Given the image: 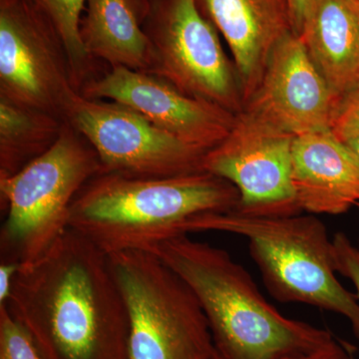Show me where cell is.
<instances>
[{"label": "cell", "mask_w": 359, "mask_h": 359, "mask_svg": "<svg viewBox=\"0 0 359 359\" xmlns=\"http://www.w3.org/2000/svg\"><path fill=\"white\" fill-rule=\"evenodd\" d=\"M6 306L45 359H128V316L108 255L72 229L20 269Z\"/></svg>", "instance_id": "1"}, {"label": "cell", "mask_w": 359, "mask_h": 359, "mask_svg": "<svg viewBox=\"0 0 359 359\" xmlns=\"http://www.w3.org/2000/svg\"><path fill=\"white\" fill-rule=\"evenodd\" d=\"M150 252L197 297L218 359L299 358L334 339L330 330L283 316L226 250L184 235L161 243Z\"/></svg>", "instance_id": "2"}, {"label": "cell", "mask_w": 359, "mask_h": 359, "mask_svg": "<svg viewBox=\"0 0 359 359\" xmlns=\"http://www.w3.org/2000/svg\"><path fill=\"white\" fill-rule=\"evenodd\" d=\"M238 201L233 184L208 172L165 178L100 173L73 201L69 229L106 255L150 252L189 235L192 222L202 215L235 211Z\"/></svg>", "instance_id": "3"}, {"label": "cell", "mask_w": 359, "mask_h": 359, "mask_svg": "<svg viewBox=\"0 0 359 359\" xmlns=\"http://www.w3.org/2000/svg\"><path fill=\"white\" fill-rule=\"evenodd\" d=\"M193 233L223 231L249 241L266 289L282 302H301L341 314L359 339V301L337 280L332 241L314 216L280 218L210 212L196 219Z\"/></svg>", "instance_id": "4"}, {"label": "cell", "mask_w": 359, "mask_h": 359, "mask_svg": "<svg viewBox=\"0 0 359 359\" xmlns=\"http://www.w3.org/2000/svg\"><path fill=\"white\" fill-rule=\"evenodd\" d=\"M102 171L83 135L65 122L55 145L13 176H0V263L20 268L43 257L69 229L71 205Z\"/></svg>", "instance_id": "5"}, {"label": "cell", "mask_w": 359, "mask_h": 359, "mask_svg": "<svg viewBox=\"0 0 359 359\" xmlns=\"http://www.w3.org/2000/svg\"><path fill=\"white\" fill-rule=\"evenodd\" d=\"M128 316V359H217L197 297L153 252L108 255Z\"/></svg>", "instance_id": "6"}, {"label": "cell", "mask_w": 359, "mask_h": 359, "mask_svg": "<svg viewBox=\"0 0 359 359\" xmlns=\"http://www.w3.org/2000/svg\"><path fill=\"white\" fill-rule=\"evenodd\" d=\"M142 26L152 52L148 73L233 114L244 111V94L233 61L196 0H149Z\"/></svg>", "instance_id": "7"}, {"label": "cell", "mask_w": 359, "mask_h": 359, "mask_svg": "<svg viewBox=\"0 0 359 359\" xmlns=\"http://www.w3.org/2000/svg\"><path fill=\"white\" fill-rule=\"evenodd\" d=\"M65 120L96 151L101 173L165 178L205 172L208 151L179 140L123 104L75 92Z\"/></svg>", "instance_id": "8"}, {"label": "cell", "mask_w": 359, "mask_h": 359, "mask_svg": "<svg viewBox=\"0 0 359 359\" xmlns=\"http://www.w3.org/2000/svg\"><path fill=\"white\" fill-rule=\"evenodd\" d=\"M75 92L65 42L43 9L0 0V97L65 120Z\"/></svg>", "instance_id": "9"}, {"label": "cell", "mask_w": 359, "mask_h": 359, "mask_svg": "<svg viewBox=\"0 0 359 359\" xmlns=\"http://www.w3.org/2000/svg\"><path fill=\"white\" fill-rule=\"evenodd\" d=\"M294 136L243 111L230 133L205 153L204 171L237 188L236 212L280 218L302 212L292 186Z\"/></svg>", "instance_id": "10"}, {"label": "cell", "mask_w": 359, "mask_h": 359, "mask_svg": "<svg viewBox=\"0 0 359 359\" xmlns=\"http://www.w3.org/2000/svg\"><path fill=\"white\" fill-rule=\"evenodd\" d=\"M79 93L128 106L179 140L205 151L219 145L237 119L221 106L187 95L164 78L123 66L107 67Z\"/></svg>", "instance_id": "11"}, {"label": "cell", "mask_w": 359, "mask_h": 359, "mask_svg": "<svg viewBox=\"0 0 359 359\" xmlns=\"http://www.w3.org/2000/svg\"><path fill=\"white\" fill-rule=\"evenodd\" d=\"M339 100L292 32L271 52L244 111L297 137L330 130Z\"/></svg>", "instance_id": "12"}, {"label": "cell", "mask_w": 359, "mask_h": 359, "mask_svg": "<svg viewBox=\"0 0 359 359\" xmlns=\"http://www.w3.org/2000/svg\"><path fill=\"white\" fill-rule=\"evenodd\" d=\"M196 1L230 47L245 105L259 86L271 52L292 32L289 4L287 0Z\"/></svg>", "instance_id": "13"}, {"label": "cell", "mask_w": 359, "mask_h": 359, "mask_svg": "<svg viewBox=\"0 0 359 359\" xmlns=\"http://www.w3.org/2000/svg\"><path fill=\"white\" fill-rule=\"evenodd\" d=\"M292 177L302 211L337 216L359 204V159L332 130L294 137Z\"/></svg>", "instance_id": "14"}, {"label": "cell", "mask_w": 359, "mask_h": 359, "mask_svg": "<svg viewBox=\"0 0 359 359\" xmlns=\"http://www.w3.org/2000/svg\"><path fill=\"white\" fill-rule=\"evenodd\" d=\"M301 39L335 95L359 86V0H318Z\"/></svg>", "instance_id": "15"}, {"label": "cell", "mask_w": 359, "mask_h": 359, "mask_svg": "<svg viewBox=\"0 0 359 359\" xmlns=\"http://www.w3.org/2000/svg\"><path fill=\"white\" fill-rule=\"evenodd\" d=\"M149 0H87L80 37L90 57L114 67L149 72L150 42L143 30Z\"/></svg>", "instance_id": "16"}, {"label": "cell", "mask_w": 359, "mask_h": 359, "mask_svg": "<svg viewBox=\"0 0 359 359\" xmlns=\"http://www.w3.org/2000/svg\"><path fill=\"white\" fill-rule=\"evenodd\" d=\"M65 124L52 113L0 97V176L18 173L50 150Z\"/></svg>", "instance_id": "17"}, {"label": "cell", "mask_w": 359, "mask_h": 359, "mask_svg": "<svg viewBox=\"0 0 359 359\" xmlns=\"http://www.w3.org/2000/svg\"><path fill=\"white\" fill-rule=\"evenodd\" d=\"M49 16L65 42L73 84L77 92L98 76L106 65L90 57L80 37V23L87 0H33Z\"/></svg>", "instance_id": "18"}, {"label": "cell", "mask_w": 359, "mask_h": 359, "mask_svg": "<svg viewBox=\"0 0 359 359\" xmlns=\"http://www.w3.org/2000/svg\"><path fill=\"white\" fill-rule=\"evenodd\" d=\"M0 359H45L32 335L0 306Z\"/></svg>", "instance_id": "19"}, {"label": "cell", "mask_w": 359, "mask_h": 359, "mask_svg": "<svg viewBox=\"0 0 359 359\" xmlns=\"http://www.w3.org/2000/svg\"><path fill=\"white\" fill-rule=\"evenodd\" d=\"M330 130L344 143L359 139V86L340 98Z\"/></svg>", "instance_id": "20"}, {"label": "cell", "mask_w": 359, "mask_h": 359, "mask_svg": "<svg viewBox=\"0 0 359 359\" xmlns=\"http://www.w3.org/2000/svg\"><path fill=\"white\" fill-rule=\"evenodd\" d=\"M334 266L337 273L346 276L353 283L359 301V252L344 233H335L332 240Z\"/></svg>", "instance_id": "21"}, {"label": "cell", "mask_w": 359, "mask_h": 359, "mask_svg": "<svg viewBox=\"0 0 359 359\" xmlns=\"http://www.w3.org/2000/svg\"><path fill=\"white\" fill-rule=\"evenodd\" d=\"M290 359H359L358 348L346 340L335 337L318 351L299 358Z\"/></svg>", "instance_id": "22"}, {"label": "cell", "mask_w": 359, "mask_h": 359, "mask_svg": "<svg viewBox=\"0 0 359 359\" xmlns=\"http://www.w3.org/2000/svg\"><path fill=\"white\" fill-rule=\"evenodd\" d=\"M289 4L292 30L301 37L311 11L318 0H287Z\"/></svg>", "instance_id": "23"}, {"label": "cell", "mask_w": 359, "mask_h": 359, "mask_svg": "<svg viewBox=\"0 0 359 359\" xmlns=\"http://www.w3.org/2000/svg\"><path fill=\"white\" fill-rule=\"evenodd\" d=\"M20 266L13 263H0V306H6L11 299L14 282Z\"/></svg>", "instance_id": "24"}, {"label": "cell", "mask_w": 359, "mask_h": 359, "mask_svg": "<svg viewBox=\"0 0 359 359\" xmlns=\"http://www.w3.org/2000/svg\"><path fill=\"white\" fill-rule=\"evenodd\" d=\"M346 144H347V146L353 151L354 154L358 156L359 159V139H354V140L346 142Z\"/></svg>", "instance_id": "25"}, {"label": "cell", "mask_w": 359, "mask_h": 359, "mask_svg": "<svg viewBox=\"0 0 359 359\" xmlns=\"http://www.w3.org/2000/svg\"><path fill=\"white\" fill-rule=\"evenodd\" d=\"M358 252H359V244H358Z\"/></svg>", "instance_id": "26"}, {"label": "cell", "mask_w": 359, "mask_h": 359, "mask_svg": "<svg viewBox=\"0 0 359 359\" xmlns=\"http://www.w3.org/2000/svg\"><path fill=\"white\" fill-rule=\"evenodd\" d=\"M356 207H358L359 208V204L358 205H356Z\"/></svg>", "instance_id": "27"}, {"label": "cell", "mask_w": 359, "mask_h": 359, "mask_svg": "<svg viewBox=\"0 0 359 359\" xmlns=\"http://www.w3.org/2000/svg\"><path fill=\"white\" fill-rule=\"evenodd\" d=\"M217 359H218V356H217Z\"/></svg>", "instance_id": "28"}]
</instances>
